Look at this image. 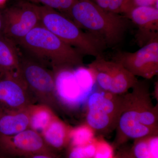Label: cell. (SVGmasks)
<instances>
[{
  "instance_id": "6da1fadb",
  "label": "cell",
  "mask_w": 158,
  "mask_h": 158,
  "mask_svg": "<svg viewBox=\"0 0 158 158\" xmlns=\"http://www.w3.org/2000/svg\"><path fill=\"white\" fill-rule=\"evenodd\" d=\"M131 92L123 94V109L116 129V143L158 135V106H154L146 81H138Z\"/></svg>"
},
{
  "instance_id": "7a4b0ae2",
  "label": "cell",
  "mask_w": 158,
  "mask_h": 158,
  "mask_svg": "<svg viewBox=\"0 0 158 158\" xmlns=\"http://www.w3.org/2000/svg\"><path fill=\"white\" fill-rule=\"evenodd\" d=\"M19 44L37 60L54 73L84 65L83 55L41 25L36 26L20 40Z\"/></svg>"
},
{
  "instance_id": "3957f363",
  "label": "cell",
  "mask_w": 158,
  "mask_h": 158,
  "mask_svg": "<svg viewBox=\"0 0 158 158\" xmlns=\"http://www.w3.org/2000/svg\"><path fill=\"white\" fill-rule=\"evenodd\" d=\"M69 15L80 28L110 47L121 43L131 24L125 15L106 11L91 0H77Z\"/></svg>"
},
{
  "instance_id": "277c9868",
  "label": "cell",
  "mask_w": 158,
  "mask_h": 158,
  "mask_svg": "<svg viewBox=\"0 0 158 158\" xmlns=\"http://www.w3.org/2000/svg\"><path fill=\"white\" fill-rule=\"evenodd\" d=\"M36 6L41 25L83 56H103L107 47L101 40L83 31L73 20L56 10L45 6Z\"/></svg>"
},
{
  "instance_id": "5b68a950",
  "label": "cell",
  "mask_w": 158,
  "mask_h": 158,
  "mask_svg": "<svg viewBox=\"0 0 158 158\" xmlns=\"http://www.w3.org/2000/svg\"><path fill=\"white\" fill-rule=\"evenodd\" d=\"M18 76L38 103L47 106L54 112L61 110L52 71L31 57H20Z\"/></svg>"
},
{
  "instance_id": "8992f818",
  "label": "cell",
  "mask_w": 158,
  "mask_h": 158,
  "mask_svg": "<svg viewBox=\"0 0 158 158\" xmlns=\"http://www.w3.org/2000/svg\"><path fill=\"white\" fill-rule=\"evenodd\" d=\"M123 95L94 91L86 105V123L95 133L106 135L116 129L123 109Z\"/></svg>"
},
{
  "instance_id": "52a82bcc",
  "label": "cell",
  "mask_w": 158,
  "mask_h": 158,
  "mask_svg": "<svg viewBox=\"0 0 158 158\" xmlns=\"http://www.w3.org/2000/svg\"><path fill=\"white\" fill-rule=\"evenodd\" d=\"M99 89L117 95L127 93L138 82L135 76L116 61L103 56L95 58L88 65Z\"/></svg>"
},
{
  "instance_id": "ba28073f",
  "label": "cell",
  "mask_w": 158,
  "mask_h": 158,
  "mask_svg": "<svg viewBox=\"0 0 158 158\" xmlns=\"http://www.w3.org/2000/svg\"><path fill=\"white\" fill-rule=\"evenodd\" d=\"M3 35L17 44L29 32L40 23L36 5L20 3L5 10Z\"/></svg>"
},
{
  "instance_id": "9c48e42d",
  "label": "cell",
  "mask_w": 158,
  "mask_h": 158,
  "mask_svg": "<svg viewBox=\"0 0 158 158\" xmlns=\"http://www.w3.org/2000/svg\"><path fill=\"white\" fill-rule=\"evenodd\" d=\"M113 60L121 64L135 76L152 78L158 73V37L136 52H118Z\"/></svg>"
},
{
  "instance_id": "30bf717a",
  "label": "cell",
  "mask_w": 158,
  "mask_h": 158,
  "mask_svg": "<svg viewBox=\"0 0 158 158\" xmlns=\"http://www.w3.org/2000/svg\"><path fill=\"white\" fill-rule=\"evenodd\" d=\"M0 151L12 158L37 154L57 156L56 152L46 144L40 133L30 128L13 135H0Z\"/></svg>"
},
{
  "instance_id": "8fae6325",
  "label": "cell",
  "mask_w": 158,
  "mask_h": 158,
  "mask_svg": "<svg viewBox=\"0 0 158 158\" xmlns=\"http://www.w3.org/2000/svg\"><path fill=\"white\" fill-rule=\"evenodd\" d=\"M36 101L17 75L0 73V109L27 110Z\"/></svg>"
},
{
  "instance_id": "7c38bea8",
  "label": "cell",
  "mask_w": 158,
  "mask_h": 158,
  "mask_svg": "<svg viewBox=\"0 0 158 158\" xmlns=\"http://www.w3.org/2000/svg\"><path fill=\"white\" fill-rule=\"evenodd\" d=\"M125 16L138 27L135 38L140 47L158 37V9L151 6L137 7Z\"/></svg>"
},
{
  "instance_id": "4fadbf2b",
  "label": "cell",
  "mask_w": 158,
  "mask_h": 158,
  "mask_svg": "<svg viewBox=\"0 0 158 158\" xmlns=\"http://www.w3.org/2000/svg\"><path fill=\"white\" fill-rule=\"evenodd\" d=\"M72 128L56 115L40 133L47 145L56 152L69 146Z\"/></svg>"
},
{
  "instance_id": "5bb4252c",
  "label": "cell",
  "mask_w": 158,
  "mask_h": 158,
  "mask_svg": "<svg viewBox=\"0 0 158 158\" xmlns=\"http://www.w3.org/2000/svg\"><path fill=\"white\" fill-rule=\"evenodd\" d=\"M28 109L19 111L0 109V135H13L30 128Z\"/></svg>"
},
{
  "instance_id": "9a60e30c",
  "label": "cell",
  "mask_w": 158,
  "mask_h": 158,
  "mask_svg": "<svg viewBox=\"0 0 158 158\" xmlns=\"http://www.w3.org/2000/svg\"><path fill=\"white\" fill-rule=\"evenodd\" d=\"M15 43L0 35V72L18 75L20 57Z\"/></svg>"
},
{
  "instance_id": "2e32d148",
  "label": "cell",
  "mask_w": 158,
  "mask_h": 158,
  "mask_svg": "<svg viewBox=\"0 0 158 158\" xmlns=\"http://www.w3.org/2000/svg\"><path fill=\"white\" fill-rule=\"evenodd\" d=\"M30 116V128L40 133L56 116L50 108L41 104H34L28 109Z\"/></svg>"
},
{
  "instance_id": "e0dca14e",
  "label": "cell",
  "mask_w": 158,
  "mask_h": 158,
  "mask_svg": "<svg viewBox=\"0 0 158 158\" xmlns=\"http://www.w3.org/2000/svg\"><path fill=\"white\" fill-rule=\"evenodd\" d=\"M95 135V131L86 123L72 127L69 146H83L92 143L96 138Z\"/></svg>"
},
{
  "instance_id": "ac0fdd59",
  "label": "cell",
  "mask_w": 158,
  "mask_h": 158,
  "mask_svg": "<svg viewBox=\"0 0 158 158\" xmlns=\"http://www.w3.org/2000/svg\"><path fill=\"white\" fill-rule=\"evenodd\" d=\"M95 140L92 143L83 146H69L67 158H94L95 152Z\"/></svg>"
},
{
  "instance_id": "d6986e66",
  "label": "cell",
  "mask_w": 158,
  "mask_h": 158,
  "mask_svg": "<svg viewBox=\"0 0 158 158\" xmlns=\"http://www.w3.org/2000/svg\"><path fill=\"white\" fill-rule=\"evenodd\" d=\"M148 138V136L135 140L132 148V154L130 155L131 158H152L150 150Z\"/></svg>"
},
{
  "instance_id": "ffe728a7",
  "label": "cell",
  "mask_w": 158,
  "mask_h": 158,
  "mask_svg": "<svg viewBox=\"0 0 158 158\" xmlns=\"http://www.w3.org/2000/svg\"><path fill=\"white\" fill-rule=\"evenodd\" d=\"M34 3H40L43 6L51 9L65 12L69 15V11L77 0H30Z\"/></svg>"
},
{
  "instance_id": "44dd1931",
  "label": "cell",
  "mask_w": 158,
  "mask_h": 158,
  "mask_svg": "<svg viewBox=\"0 0 158 158\" xmlns=\"http://www.w3.org/2000/svg\"><path fill=\"white\" fill-rule=\"evenodd\" d=\"M95 152L94 158H112L114 157L113 146L102 138H95Z\"/></svg>"
},
{
  "instance_id": "7402d4cb",
  "label": "cell",
  "mask_w": 158,
  "mask_h": 158,
  "mask_svg": "<svg viewBox=\"0 0 158 158\" xmlns=\"http://www.w3.org/2000/svg\"><path fill=\"white\" fill-rule=\"evenodd\" d=\"M158 0H124L121 9V14H127L132 9L138 7L151 6L158 8Z\"/></svg>"
},
{
  "instance_id": "603a6c76",
  "label": "cell",
  "mask_w": 158,
  "mask_h": 158,
  "mask_svg": "<svg viewBox=\"0 0 158 158\" xmlns=\"http://www.w3.org/2000/svg\"><path fill=\"white\" fill-rule=\"evenodd\" d=\"M102 9L113 13L121 14L124 0H91Z\"/></svg>"
},
{
  "instance_id": "cb8c5ba5",
  "label": "cell",
  "mask_w": 158,
  "mask_h": 158,
  "mask_svg": "<svg viewBox=\"0 0 158 158\" xmlns=\"http://www.w3.org/2000/svg\"><path fill=\"white\" fill-rule=\"evenodd\" d=\"M148 141L152 158H158V135L148 136Z\"/></svg>"
},
{
  "instance_id": "d4e9b609",
  "label": "cell",
  "mask_w": 158,
  "mask_h": 158,
  "mask_svg": "<svg viewBox=\"0 0 158 158\" xmlns=\"http://www.w3.org/2000/svg\"><path fill=\"white\" fill-rule=\"evenodd\" d=\"M20 158H57V157L47 154H37Z\"/></svg>"
},
{
  "instance_id": "484cf974",
  "label": "cell",
  "mask_w": 158,
  "mask_h": 158,
  "mask_svg": "<svg viewBox=\"0 0 158 158\" xmlns=\"http://www.w3.org/2000/svg\"><path fill=\"white\" fill-rule=\"evenodd\" d=\"M3 31H4V20H3L2 14L0 13V35L1 36H4Z\"/></svg>"
},
{
  "instance_id": "4316f807",
  "label": "cell",
  "mask_w": 158,
  "mask_h": 158,
  "mask_svg": "<svg viewBox=\"0 0 158 158\" xmlns=\"http://www.w3.org/2000/svg\"><path fill=\"white\" fill-rule=\"evenodd\" d=\"M0 158H12L9 156L6 155V154H4V153L0 151Z\"/></svg>"
},
{
  "instance_id": "83f0119b",
  "label": "cell",
  "mask_w": 158,
  "mask_h": 158,
  "mask_svg": "<svg viewBox=\"0 0 158 158\" xmlns=\"http://www.w3.org/2000/svg\"><path fill=\"white\" fill-rule=\"evenodd\" d=\"M8 0H0V7H2L5 5Z\"/></svg>"
},
{
  "instance_id": "f1b7e54d",
  "label": "cell",
  "mask_w": 158,
  "mask_h": 158,
  "mask_svg": "<svg viewBox=\"0 0 158 158\" xmlns=\"http://www.w3.org/2000/svg\"><path fill=\"white\" fill-rule=\"evenodd\" d=\"M123 158H131V157H130L128 155H127V156H123Z\"/></svg>"
},
{
  "instance_id": "f546056e",
  "label": "cell",
  "mask_w": 158,
  "mask_h": 158,
  "mask_svg": "<svg viewBox=\"0 0 158 158\" xmlns=\"http://www.w3.org/2000/svg\"><path fill=\"white\" fill-rule=\"evenodd\" d=\"M112 158H116V157H113Z\"/></svg>"
},
{
  "instance_id": "4dcf8cb0",
  "label": "cell",
  "mask_w": 158,
  "mask_h": 158,
  "mask_svg": "<svg viewBox=\"0 0 158 158\" xmlns=\"http://www.w3.org/2000/svg\"><path fill=\"white\" fill-rule=\"evenodd\" d=\"M0 73H1V72H0Z\"/></svg>"
}]
</instances>
